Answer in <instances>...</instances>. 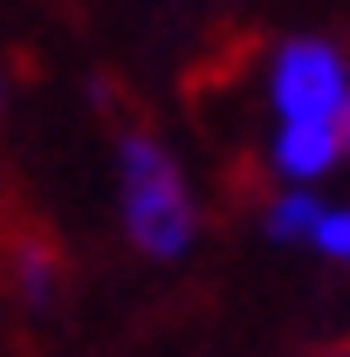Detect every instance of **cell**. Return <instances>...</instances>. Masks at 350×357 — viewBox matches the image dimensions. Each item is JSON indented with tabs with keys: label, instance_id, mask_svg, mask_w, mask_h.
Wrapping results in <instances>:
<instances>
[{
	"label": "cell",
	"instance_id": "obj_3",
	"mask_svg": "<svg viewBox=\"0 0 350 357\" xmlns=\"http://www.w3.org/2000/svg\"><path fill=\"white\" fill-rule=\"evenodd\" d=\"M275 158H282V172H296V178L330 172V165L344 158V131H337V117H289Z\"/></svg>",
	"mask_w": 350,
	"mask_h": 357
},
{
	"label": "cell",
	"instance_id": "obj_5",
	"mask_svg": "<svg viewBox=\"0 0 350 357\" xmlns=\"http://www.w3.org/2000/svg\"><path fill=\"white\" fill-rule=\"evenodd\" d=\"M316 220H323V206H316L309 192H289V199L268 213V234H275V241H296V234H316Z\"/></svg>",
	"mask_w": 350,
	"mask_h": 357
},
{
	"label": "cell",
	"instance_id": "obj_2",
	"mask_svg": "<svg viewBox=\"0 0 350 357\" xmlns=\"http://www.w3.org/2000/svg\"><path fill=\"white\" fill-rule=\"evenodd\" d=\"M344 96H350V83L337 69L330 42H289L275 55V110L282 117H337Z\"/></svg>",
	"mask_w": 350,
	"mask_h": 357
},
{
	"label": "cell",
	"instance_id": "obj_7",
	"mask_svg": "<svg viewBox=\"0 0 350 357\" xmlns=\"http://www.w3.org/2000/svg\"><path fill=\"white\" fill-rule=\"evenodd\" d=\"M337 131H344V151H350V96H344V110H337Z\"/></svg>",
	"mask_w": 350,
	"mask_h": 357
},
{
	"label": "cell",
	"instance_id": "obj_4",
	"mask_svg": "<svg viewBox=\"0 0 350 357\" xmlns=\"http://www.w3.org/2000/svg\"><path fill=\"white\" fill-rule=\"evenodd\" d=\"M7 255H14V275H21L28 303H48V296H55V282H62V261H55V241H48L42 227H21V234L7 241Z\"/></svg>",
	"mask_w": 350,
	"mask_h": 357
},
{
	"label": "cell",
	"instance_id": "obj_6",
	"mask_svg": "<svg viewBox=\"0 0 350 357\" xmlns=\"http://www.w3.org/2000/svg\"><path fill=\"white\" fill-rule=\"evenodd\" d=\"M316 241H323V255L350 261V213H323V220H316Z\"/></svg>",
	"mask_w": 350,
	"mask_h": 357
},
{
	"label": "cell",
	"instance_id": "obj_1",
	"mask_svg": "<svg viewBox=\"0 0 350 357\" xmlns=\"http://www.w3.org/2000/svg\"><path fill=\"white\" fill-rule=\"evenodd\" d=\"M124 220L144 255H178L192 241V199L178 185L172 158L137 131H124Z\"/></svg>",
	"mask_w": 350,
	"mask_h": 357
}]
</instances>
